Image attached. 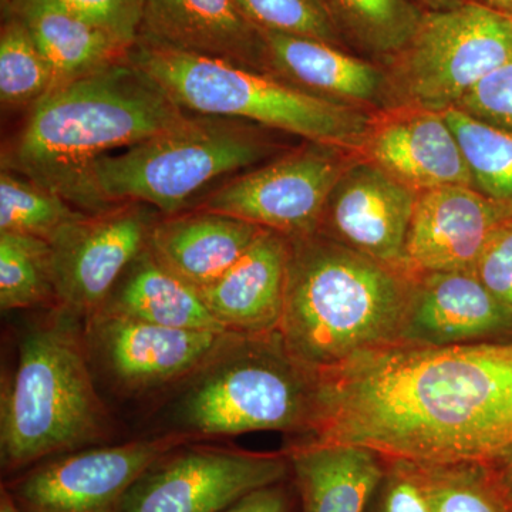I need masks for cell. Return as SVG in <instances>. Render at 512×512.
I'll return each mask as SVG.
<instances>
[{
    "instance_id": "cell-25",
    "label": "cell",
    "mask_w": 512,
    "mask_h": 512,
    "mask_svg": "<svg viewBox=\"0 0 512 512\" xmlns=\"http://www.w3.org/2000/svg\"><path fill=\"white\" fill-rule=\"evenodd\" d=\"M346 49L373 62H392L419 29L424 10L414 0H322Z\"/></svg>"
},
{
    "instance_id": "cell-8",
    "label": "cell",
    "mask_w": 512,
    "mask_h": 512,
    "mask_svg": "<svg viewBox=\"0 0 512 512\" xmlns=\"http://www.w3.org/2000/svg\"><path fill=\"white\" fill-rule=\"evenodd\" d=\"M511 60L512 19L467 2L424 12L413 39L386 69L397 106L444 113Z\"/></svg>"
},
{
    "instance_id": "cell-22",
    "label": "cell",
    "mask_w": 512,
    "mask_h": 512,
    "mask_svg": "<svg viewBox=\"0 0 512 512\" xmlns=\"http://www.w3.org/2000/svg\"><path fill=\"white\" fill-rule=\"evenodd\" d=\"M302 512H366L386 460L353 444L301 440L286 448Z\"/></svg>"
},
{
    "instance_id": "cell-30",
    "label": "cell",
    "mask_w": 512,
    "mask_h": 512,
    "mask_svg": "<svg viewBox=\"0 0 512 512\" xmlns=\"http://www.w3.org/2000/svg\"><path fill=\"white\" fill-rule=\"evenodd\" d=\"M83 212L29 178L5 168L0 171V232L32 235L49 242Z\"/></svg>"
},
{
    "instance_id": "cell-21",
    "label": "cell",
    "mask_w": 512,
    "mask_h": 512,
    "mask_svg": "<svg viewBox=\"0 0 512 512\" xmlns=\"http://www.w3.org/2000/svg\"><path fill=\"white\" fill-rule=\"evenodd\" d=\"M261 229L220 212L190 208L160 215L148 248L161 264L200 291L245 254Z\"/></svg>"
},
{
    "instance_id": "cell-15",
    "label": "cell",
    "mask_w": 512,
    "mask_h": 512,
    "mask_svg": "<svg viewBox=\"0 0 512 512\" xmlns=\"http://www.w3.org/2000/svg\"><path fill=\"white\" fill-rule=\"evenodd\" d=\"M512 342V312L473 272L414 275L397 345L419 348Z\"/></svg>"
},
{
    "instance_id": "cell-20",
    "label": "cell",
    "mask_w": 512,
    "mask_h": 512,
    "mask_svg": "<svg viewBox=\"0 0 512 512\" xmlns=\"http://www.w3.org/2000/svg\"><path fill=\"white\" fill-rule=\"evenodd\" d=\"M288 259L289 238L262 228L221 278L200 289L202 301L232 332H275L284 312Z\"/></svg>"
},
{
    "instance_id": "cell-17",
    "label": "cell",
    "mask_w": 512,
    "mask_h": 512,
    "mask_svg": "<svg viewBox=\"0 0 512 512\" xmlns=\"http://www.w3.org/2000/svg\"><path fill=\"white\" fill-rule=\"evenodd\" d=\"M512 211L466 185L419 192L406 244L413 275L473 272L488 238Z\"/></svg>"
},
{
    "instance_id": "cell-23",
    "label": "cell",
    "mask_w": 512,
    "mask_h": 512,
    "mask_svg": "<svg viewBox=\"0 0 512 512\" xmlns=\"http://www.w3.org/2000/svg\"><path fill=\"white\" fill-rule=\"evenodd\" d=\"M2 10L25 25L46 57L53 90L127 59L130 49L56 0H5Z\"/></svg>"
},
{
    "instance_id": "cell-35",
    "label": "cell",
    "mask_w": 512,
    "mask_h": 512,
    "mask_svg": "<svg viewBox=\"0 0 512 512\" xmlns=\"http://www.w3.org/2000/svg\"><path fill=\"white\" fill-rule=\"evenodd\" d=\"M473 274L512 312V220L494 229Z\"/></svg>"
},
{
    "instance_id": "cell-6",
    "label": "cell",
    "mask_w": 512,
    "mask_h": 512,
    "mask_svg": "<svg viewBox=\"0 0 512 512\" xmlns=\"http://www.w3.org/2000/svg\"><path fill=\"white\" fill-rule=\"evenodd\" d=\"M185 386L173 423L190 439L255 431L308 436L315 423L319 373L288 352L278 330L244 333Z\"/></svg>"
},
{
    "instance_id": "cell-26",
    "label": "cell",
    "mask_w": 512,
    "mask_h": 512,
    "mask_svg": "<svg viewBox=\"0 0 512 512\" xmlns=\"http://www.w3.org/2000/svg\"><path fill=\"white\" fill-rule=\"evenodd\" d=\"M56 301L52 249L45 239L0 232L2 311L36 308Z\"/></svg>"
},
{
    "instance_id": "cell-19",
    "label": "cell",
    "mask_w": 512,
    "mask_h": 512,
    "mask_svg": "<svg viewBox=\"0 0 512 512\" xmlns=\"http://www.w3.org/2000/svg\"><path fill=\"white\" fill-rule=\"evenodd\" d=\"M262 32L268 46L269 70L278 79L369 113L397 107L383 64L320 40Z\"/></svg>"
},
{
    "instance_id": "cell-27",
    "label": "cell",
    "mask_w": 512,
    "mask_h": 512,
    "mask_svg": "<svg viewBox=\"0 0 512 512\" xmlns=\"http://www.w3.org/2000/svg\"><path fill=\"white\" fill-rule=\"evenodd\" d=\"M444 117L466 157L473 187L512 211V133L458 109L444 111Z\"/></svg>"
},
{
    "instance_id": "cell-39",
    "label": "cell",
    "mask_w": 512,
    "mask_h": 512,
    "mask_svg": "<svg viewBox=\"0 0 512 512\" xmlns=\"http://www.w3.org/2000/svg\"><path fill=\"white\" fill-rule=\"evenodd\" d=\"M512 19V0H471Z\"/></svg>"
},
{
    "instance_id": "cell-16",
    "label": "cell",
    "mask_w": 512,
    "mask_h": 512,
    "mask_svg": "<svg viewBox=\"0 0 512 512\" xmlns=\"http://www.w3.org/2000/svg\"><path fill=\"white\" fill-rule=\"evenodd\" d=\"M359 156L417 194L453 185L473 187L463 150L440 111L397 106L372 113Z\"/></svg>"
},
{
    "instance_id": "cell-3",
    "label": "cell",
    "mask_w": 512,
    "mask_h": 512,
    "mask_svg": "<svg viewBox=\"0 0 512 512\" xmlns=\"http://www.w3.org/2000/svg\"><path fill=\"white\" fill-rule=\"evenodd\" d=\"M413 279L319 232L289 238L279 335L318 373L397 345Z\"/></svg>"
},
{
    "instance_id": "cell-11",
    "label": "cell",
    "mask_w": 512,
    "mask_h": 512,
    "mask_svg": "<svg viewBox=\"0 0 512 512\" xmlns=\"http://www.w3.org/2000/svg\"><path fill=\"white\" fill-rule=\"evenodd\" d=\"M291 478L286 451L174 448L138 478L121 512H220L258 488Z\"/></svg>"
},
{
    "instance_id": "cell-7",
    "label": "cell",
    "mask_w": 512,
    "mask_h": 512,
    "mask_svg": "<svg viewBox=\"0 0 512 512\" xmlns=\"http://www.w3.org/2000/svg\"><path fill=\"white\" fill-rule=\"evenodd\" d=\"M274 133L248 121L188 114L170 130L99 158L94 187L107 205L138 202L161 215L177 214L214 181L288 150Z\"/></svg>"
},
{
    "instance_id": "cell-33",
    "label": "cell",
    "mask_w": 512,
    "mask_h": 512,
    "mask_svg": "<svg viewBox=\"0 0 512 512\" xmlns=\"http://www.w3.org/2000/svg\"><path fill=\"white\" fill-rule=\"evenodd\" d=\"M456 109L512 133V60L478 83Z\"/></svg>"
},
{
    "instance_id": "cell-34",
    "label": "cell",
    "mask_w": 512,
    "mask_h": 512,
    "mask_svg": "<svg viewBox=\"0 0 512 512\" xmlns=\"http://www.w3.org/2000/svg\"><path fill=\"white\" fill-rule=\"evenodd\" d=\"M366 512H431L412 463L386 460L382 480Z\"/></svg>"
},
{
    "instance_id": "cell-29",
    "label": "cell",
    "mask_w": 512,
    "mask_h": 512,
    "mask_svg": "<svg viewBox=\"0 0 512 512\" xmlns=\"http://www.w3.org/2000/svg\"><path fill=\"white\" fill-rule=\"evenodd\" d=\"M55 89V77L28 29L3 16L0 32V101L3 110L29 109Z\"/></svg>"
},
{
    "instance_id": "cell-37",
    "label": "cell",
    "mask_w": 512,
    "mask_h": 512,
    "mask_svg": "<svg viewBox=\"0 0 512 512\" xmlns=\"http://www.w3.org/2000/svg\"><path fill=\"white\" fill-rule=\"evenodd\" d=\"M493 474L495 483L503 493L505 500L512 507V453L493 464H487Z\"/></svg>"
},
{
    "instance_id": "cell-24",
    "label": "cell",
    "mask_w": 512,
    "mask_h": 512,
    "mask_svg": "<svg viewBox=\"0 0 512 512\" xmlns=\"http://www.w3.org/2000/svg\"><path fill=\"white\" fill-rule=\"evenodd\" d=\"M100 311L165 328L228 330L212 315L200 291L161 264L148 247L128 266Z\"/></svg>"
},
{
    "instance_id": "cell-31",
    "label": "cell",
    "mask_w": 512,
    "mask_h": 512,
    "mask_svg": "<svg viewBox=\"0 0 512 512\" xmlns=\"http://www.w3.org/2000/svg\"><path fill=\"white\" fill-rule=\"evenodd\" d=\"M252 23L266 32L320 40L346 49L322 0H237ZM348 50V49H346Z\"/></svg>"
},
{
    "instance_id": "cell-5",
    "label": "cell",
    "mask_w": 512,
    "mask_h": 512,
    "mask_svg": "<svg viewBox=\"0 0 512 512\" xmlns=\"http://www.w3.org/2000/svg\"><path fill=\"white\" fill-rule=\"evenodd\" d=\"M128 60L185 111L248 121L359 154L372 113L323 99L224 60L180 52L138 37Z\"/></svg>"
},
{
    "instance_id": "cell-36",
    "label": "cell",
    "mask_w": 512,
    "mask_h": 512,
    "mask_svg": "<svg viewBox=\"0 0 512 512\" xmlns=\"http://www.w3.org/2000/svg\"><path fill=\"white\" fill-rule=\"evenodd\" d=\"M286 481L258 488L220 512H293L292 494Z\"/></svg>"
},
{
    "instance_id": "cell-12",
    "label": "cell",
    "mask_w": 512,
    "mask_h": 512,
    "mask_svg": "<svg viewBox=\"0 0 512 512\" xmlns=\"http://www.w3.org/2000/svg\"><path fill=\"white\" fill-rule=\"evenodd\" d=\"M84 320L90 360L127 393L188 382L244 335L165 328L104 311Z\"/></svg>"
},
{
    "instance_id": "cell-9",
    "label": "cell",
    "mask_w": 512,
    "mask_h": 512,
    "mask_svg": "<svg viewBox=\"0 0 512 512\" xmlns=\"http://www.w3.org/2000/svg\"><path fill=\"white\" fill-rule=\"evenodd\" d=\"M357 156L355 151L305 141L235 175L191 208L220 212L288 238L306 237L318 232L333 185Z\"/></svg>"
},
{
    "instance_id": "cell-1",
    "label": "cell",
    "mask_w": 512,
    "mask_h": 512,
    "mask_svg": "<svg viewBox=\"0 0 512 512\" xmlns=\"http://www.w3.org/2000/svg\"><path fill=\"white\" fill-rule=\"evenodd\" d=\"M303 440L413 464H493L512 453V342L384 346L323 370Z\"/></svg>"
},
{
    "instance_id": "cell-2",
    "label": "cell",
    "mask_w": 512,
    "mask_h": 512,
    "mask_svg": "<svg viewBox=\"0 0 512 512\" xmlns=\"http://www.w3.org/2000/svg\"><path fill=\"white\" fill-rule=\"evenodd\" d=\"M187 116L127 57L40 100L3 147L2 168L56 192L77 210L104 211L113 205L94 187V163L170 130Z\"/></svg>"
},
{
    "instance_id": "cell-32",
    "label": "cell",
    "mask_w": 512,
    "mask_h": 512,
    "mask_svg": "<svg viewBox=\"0 0 512 512\" xmlns=\"http://www.w3.org/2000/svg\"><path fill=\"white\" fill-rule=\"evenodd\" d=\"M130 49L138 39L144 0H56Z\"/></svg>"
},
{
    "instance_id": "cell-10",
    "label": "cell",
    "mask_w": 512,
    "mask_h": 512,
    "mask_svg": "<svg viewBox=\"0 0 512 512\" xmlns=\"http://www.w3.org/2000/svg\"><path fill=\"white\" fill-rule=\"evenodd\" d=\"M156 208L123 202L83 212L50 239L57 308L87 319L103 308L114 286L148 247L160 218Z\"/></svg>"
},
{
    "instance_id": "cell-18",
    "label": "cell",
    "mask_w": 512,
    "mask_h": 512,
    "mask_svg": "<svg viewBox=\"0 0 512 512\" xmlns=\"http://www.w3.org/2000/svg\"><path fill=\"white\" fill-rule=\"evenodd\" d=\"M138 37L272 74L264 32L237 0H144Z\"/></svg>"
},
{
    "instance_id": "cell-4",
    "label": "cell",
    "mask_w": 512,
    "mask_h": 512,
    "mask_svg": "<svg viewBox=\"0 0 512 512\" xmlns=\"http://www.w3.org/2000/svg\"><path fill=\"white\" fill-rule=\"evenodd\" d=\"M70 318L63 311L20 339L0 399L3 470H20L106 437L109 414L94 384L84 333Z\"/></svg>"
},
{
    "instance_id": "cell-38",
    "label": "cell",
    "mask_w": 512,
    "mask_h": 512,
    "mask_svg": "<svg viewBox=\"0 0 512 512\" xmlns=\"http://www.w3.org/2000/svg\"><path fill=\"white\" fill-rule=\"evenodd\" d=\"M424 12L427 10H444L456 8L463 3L471 2V0H414Z\"/></svg>"
},
{
    "instance_id": "cell-28",
    "label": "cell",
    "mask_w": 512,
    "mask_h": 512,
    "mask_svg": "<svg viewBox=\"0 0 512 512\" xmlns=\"http://www.w3.org/2000/svg\"><path fill=\"white\" fill-rule=\"evenodd\" d=\"M413 466L431 512H512L487 464Z\"/></svg>"
},
{
    "instance_id": "cell-13",
    "label": "cell",
    "mask_w": 512,
    "mask_h": 512,
    "mask_svg": "<svg viewBox=\"0 0 512 512\" xmlns=\"http://www.w3.org/2000/svg\"><path fill=\"white\" fill-rule=\"evenodd\" d=\"M190 440L170 433L119 446L82 448L33 468L9 490L23 512H121L138 478Z\"/></svg>"
},
{
    "instance_id": "cell-40",
    "label": "cell",
    "mask_w": 512,
    "mask_h": 512,
    "mask_svg": "<svg viewBox=\"0 0 512 512\" xmlns=\"http://www.w3.org/2000/svg\"><path fill=\"white\" fill-rule=\"evenodd\" d=\"M0 512H23L9 488L6 487H2V493H0Z\"/></svg>"
},
{
    "instance_id": "cell-14",
    "label": "cell",
    "mask_w": 512,
    "mask_h": 512,
    "mask_svg": "<svg viewBox=\"0 0 512 512\" xmlns=\"http://www.w3.org/2000/svg\"><path fill=\"white\" fill-rule=\"evenodd\" d=\"M416 200L412 188L357 156L333 185L318 232L377 262L410 272L406 244Z\"/></svg>"
}]
</instances>
